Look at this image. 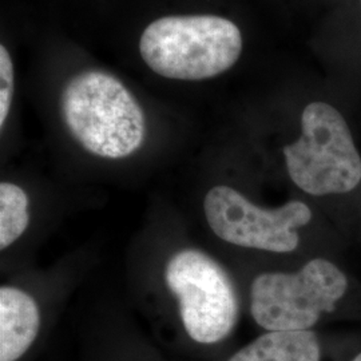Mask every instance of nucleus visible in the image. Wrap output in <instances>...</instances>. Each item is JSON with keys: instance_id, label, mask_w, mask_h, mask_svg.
<instances>
[{"instance_id": "1", "label": "nucleus", "mask_w": 361, "mask_h": 361, "mask_svg": "<svg viewBox=\"0 0 361 361\" xmlns=\"http://www.w3.org/2000/svg\"><path fill=\"white\" fill-rule=\"evenodd\" d=\"M343 90L325 77L301 106L298 134L283 147L289 178L312 195L352 192L361 182V154L336 95Z\"/></svg>"}, {"instance_id": "2", "label": "nucleus", "mask_w": 361, "mask_h": 361, "mask_svg": "<svg viewBox=\"0 0 361 361\" xmlns=\"http://www.w3.org/2000/svg\"><path fill=\"white\" fill-rule=\"evenodd\" d=\"M61 113L71 137L101 158L134 154L146 137L142 107L119 79L104 71L71 78L62 91Z\"/></svg>"}, {"instance_id": "3", "label": "nucleus", "mask_w": 361, "mask_h": 361, "mask_svg": "<svg viewBox=\"0 0 361 361\" xmlns=\"http://www.w3.org/2000/svg\"><path fill=\"white\" fill-rule=\"evenodd\" d=\"M140 51L161 77L202 80L219 77L240 61L244 37L237 23L217 15L165 16L145 28Z\"/></svg>"}, {"instance_id": "4", "label": "nucleus", "mask_w": 361, "mask_h": 361, "mask_svg": "<svg viewBox=\"0 0 361 361\" xmlns=\"http://www.w3.org/2000/svg\"><path fill=\"white\" fill-rule=\"evenodd\" d=\"M348 289L335 264L314 258L297 273H262L250 286V312L268 332L310 331L323 313L334 312Z\"/></svg>"}, {"instance_id": "5", "label": "nucleus", "mask_w": 361, "mask_h": 361, "mask_svg": "<svg viewBox=\"0 0 361 361\" xmlns=\"http://www.w3.org/2000/svg\"><path fill=\"white\" fill-rule=\"evenodd\" d=\"M165 283L178 300L183 328L200 344H216L232 334L238 298L232 280L214 258L183 249L169 259Z\"/></svg>"}, {"instance_id": "6", "label": "nucleus", "mask_w": 361, "mask_h": 361, "mask_svg": "<svg viewBox=\"0 0 361 361\" xmlns=\"http://www.w3.org/2000/svg\"><path fill=\"white\" fill-rule=\"evenodd\" d=\"M204 210L210 229L222 241L273 253L296 250L300 244L297 229L312 219V210L301 201L264 209L226 185L207 192Z\"/></svg>"}, {"instance_id": "7", "label": "nucleus", "mask_w": 361, "mask_h": 361, "mask_svg": "<svg viewBox=\"0 0 361 361\" xmlns=\"http://www.w3.org/2000/svg\"><path fill=\"white\" fill-rule=\"evenodd\" d=\"M324 75L349 92L361 90V0H341L322 16L312 40Z\"/></svg>"}, {"instance_id": "8", "label": "nucleus", "mask_w": 361, "mask_h": 361, "mask_svg": "<svg viewBox=\"0 0 361 361\" xmlns=\"http://www.w3.org/2000/svg\"><path fill=\"white\" fill-rule=\"evenodd\" d=\"M40 312L34 297L4 285L0 288V361H18L38 337Z\"/></svg>"}, {"instance_id": "9", "label": "nucleus", "mask_w": 361, "mask_h": 361, "mask_svg": "<svg viewBox=\"0 0 361 361\" xmlns=\"http://www.w3.org/2000/svg\"><path fill=\"white\" fill-rule=\"evenodd\" d=\"M320 343L312 331L268 332L228 361H320Z\"/></svg>"}, {"instance_id": "10", "label": "nucleus", "mask_w": 361, "mask_h": 361, "mask_svg": "<svg viewBox=\"0 0 361 361\" xmlns=\"http://www.w3.org/2000/svg\"><path fill=\"white\" fill-rule=\"evenodd\" d=\"M30 224L26 192L11 182L0 183V247L6 249L26 232Z\"/></svg>"}, {"instance_id": "11", "label": "nucleus", "mask_w": 361, "mask_h": 361, "mask_svg": "<svg viewBox=\"0 0 361 361\" xmlns=\"http://www.w3.org/2000/svg\"><path fill=\"white\" fill-rule=\"evenodd\" d=\"M15 91V74L11 55L6 46H0V129H3L6 119L13 104Z\"/></svg>"}, {"instance_id": "12", "label": "nucleus", "mask_w": 361, "mask_h": 361, "mask_svg": "<svg viewBox=\"0 0 361 361\" xmlns=\"http://www.w3.org/2000/svg\"><path fill=\"white\" fill-rule=\"evenodd\" d=\"M312 10L322 13V16L328 13L331 8H334L336 4L341 0H304Z\"/></svg>"}, {"instance_id": "13", "label": "nucleus", "mask_w": 361, "mask_h": 361, "mask_svg": "<svg viewBox=\"0 0 361 361\" xmlns=\"http://www.w3.org/2000/svg\"><path fill=\"white\" fill-rule=\"evenodd\" d=\"M352 361H361V353H359V355H357V356H356V357H355Z\"/></svg>"}]
</instances>
